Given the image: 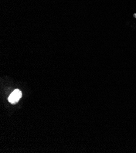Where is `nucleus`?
<instances>
[{
    "mask_svg": "<svg viewBox=\"0 0 136 153\" xmlns=\"http://www.w3.org/2000/svg\"><path fill=\"white\" fill-rule=\"evenodd\" d=\"M22 97V92L17 89L15 90L9 97V101L12 104L17 103Z\"/></svg>",
    "mask_w": 136,
    "mask_h": 153,
    "instance_id": "nucleus-1",
    "label": "nucleus"
}]
</instances>
